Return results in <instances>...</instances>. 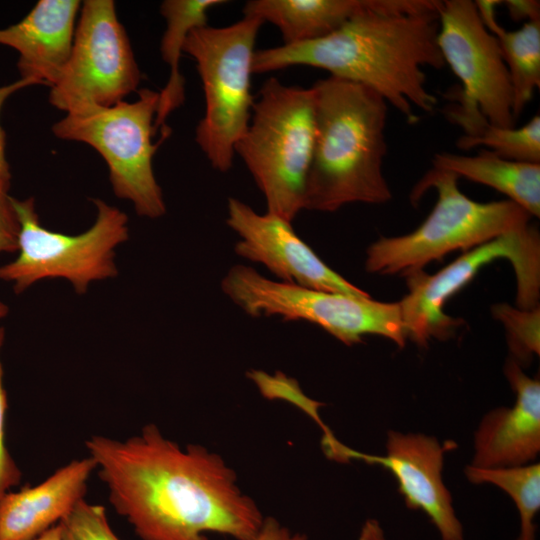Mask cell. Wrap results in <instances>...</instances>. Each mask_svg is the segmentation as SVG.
Instances as JSON below:
<instances>
[{
  "label": "cell",
  "mask_w": 540,
  "mask_h": 540,
  "mask_svg": "<svg viewBox=\"0 0 540 540\" xmlns=\"http://www.w3.org/2000/svg\"><path fill=\"white\" fill-rule=\"evenodd\" d=\"M85 445L111 505L143 540H208L206 532L252 540L263 522L219 455L180 447L153 424L126 440L94 435Z\"/></svg>",
  "instance_id": "cell-1"
},
{
  "label": "cell",
  "mask_w": 540,
  "mask_h": 540,
  "mask_svg": "<svg viewBox=\"0 0 540 540\" xmlns=\"http://www.w3.org/2000/svg\"><path fill=\"white\" fill-rule=\"evenodd\" d=\"M437 0H383L334 32L312 41L257 50L253 73L303 65L378 93L409 124L414 107L432 113L438 103L424 68L442 69L437 43Z\"/></svg>",
  "instance_id": "cell-2"
},
{
  "label": "cell",
  "mask_w": 540,
  "mask_h": 540,
  "mask_svg": "<svg viewBox=\"0 0 540 540\" xmlns=\"http://www.w3.org/2000/svg\"><path fill=\"white\" fill-rule=\"evenodd\" d=\"M311 88L316 133L304 209L334 212L349 203L389 201L382 170L387 102L368 87L333 76Z\"/></svg>",
  "instance_id": "cell-3"
},
{
  "label": "cell",
  "mask_w": 540,
  "mask_h": 540,
  "mask_svg": "<svg viewBox=\"0 0 540 540\" xmlns=\"http://www.w3.org/2000/svg\"><path fill=\"white\" fill-rule=\"evenodd\" d=\"M315 133L313 89L267 79L235 154L263 193L268 213L291 222L304 209Z\"/></svg>",
  "instance_id": "cell-4"
},
{
  "label": "cell",
  "mask_w": 540,
  "mask_h": 540,
  "mask_svg": "<svg viewBox=\"0 0 540 540\" xmlns=\"http://www.w3.org/2000/svg\"><path fill=\"white\" fill-rule=\"evenodd\" d=\"M459 177L432 168L413 189L414 202L435 188L436 204L413 232L382 237L367 249L366 270L394 274L422 269L455 250H470L529 224L531 215L511 200L477 202L461 192Z\"/></svg>",
  "instance_id": "cell-5"
},
{
  "label": "cell",
  "mask_w": 540,
  "mask_h": 540,
  "mask_svg": "<svg viewBox=\"0 0 540 540\" xmlns=\"http://www.w3.org/2000/svg\"><path fill=\"white\" fill-rule=\"evenodd\" d=\"M262 24L257 18L244 16L225 27L206 25L193 29L184 44L183 51L196 62L205 98L195 141L220 172L232 167L235 145L251 117V75Z\"/></svg>",
  "instance_id": "cell-6"
},
{
  "label": "cell",
  "mask_w": 540,
  "mask_h": 540,
  "mask_svg": "<svg viewBox=\"0 0 540 540\" xmlns=\"http://www.w3.org/2000/svg\"><path fill=\"white\" fill-rule=\"evenodd\" d=\"M92 202L94 224L69 235L41 225L33 197H12L20 224L18 254L0 266V280L21 294L41 280L65 279L77 294H85L91 283L117 277L115 253L129 238L128 216L102 199Z\"/></svg>",
  "instance_id": "cell-7"
},
{
  "label": "cell",
  "mask_w": 540,
  "mask_h": 540,
  "mask_svg": "<svg viewBox=\"0 0 540 540\" xmlns=\"http://www.w3.org/2000/svg\"><path fill=\"white\" fill-rule=\"evenodd\" d=\"M158 102L159 92L144 88L133 102L66 113L52 125L58 139L94 148L106 162L114 194L130 201L139 216L151 219L166 212L152 165L162 142L152 143Z\"/></svg>",
  "instance_id": "cell-8"
},
{
  "label": "cell",
  "mask_w": 540,
  "mask_h": 540,
  "mask_svg": "<svg viewBox=\"0 0 540 540\" xmlns=\"http://www.w3.org/2000/svg\"><path fill=\"white\" fill-rule=\"evenodd\" d=\"M221 288L253 317L280 316L320 326L346 345L365 335H379L405 345L407 335L399 302H380L369 296L314 290L274 281L245 265L229 269Z\"/></svg>",
  "instance_id": "cell-9"
},
{
  "label": "cell",
  "mask_w": 540,
  "mask_h": 540,
  "mask_svg": "<svg viewBox=\"0 0 540 540\" xmlns=\"http://www.w3.org/2000/svg\"><path fill=\"white\" fill-rule=\"evenodd\" d=\"M508 259L517 279L521 309L536 307L540 289V238L529 224L470 249L435 274L422 269L403 273L409 293L399 302L407 338L424 346L430 337L446 339L458 320L443 308L486 264Z\"/></svg>",
  "instance_id": "cell-10"
},
{
  "label": "cell",
  "mask_w": 540,
  "mask_h": 540,
  "mask_svg": "<svg viewBox=\"0 0 540 540\" xmlns=\"http://www.w3.org/2000/svg\"><path fill=\"white\" fill-rule=\"evenodd\" d=\"M141 78L114 1H84L69 57L50 87V104L66 113L111 107L136 91Z\"/></svg>",
  "instance_id": "cell-11"
},
{
  "label": "cell",
  "mask_w": 540,
  "mask_h": 540,
  "mask_svg": "<svg viewBox=\"0 0 540 540\" xmlns=\"http://www.w3.org/2000/svg\"><path fill=\"white\" fill-rule=\"evenodd\" d=\"M437 12L438 47L461 81V87L449 93L451 102L464 112H480L492 125L515 127L509 74L475 2L439 1Z\"/></svg>",
  "instance_id": "cell-12"
},
{
  "label": "cell",
  "mask_w": 540,
  "mask_h": 540,
  "mask_svg": "<svg viewBox=\"0 0 540 540\" xmlns=\"http://www.w3.org/2000/svg\"><path fill=\"white\" fill-rule=\"evenodd\" d=\"M322 446L333 460H362L388 469L396 478L408 508L425 512L442 540H463L462 525L442 480L444 454L456 448L455 442L448 440L441 445L436 438L423 434L389 431L386 456L353 450L333 434L323 435Z\"/></svg>",
  "instance_id": "cell-13"
},
{
  "label": "cell",
  "mask_w": 540,
  "mask_h": 540,
  "mask_svg": "<svg viewBox=\"0 0 540 540\" xmlns=\"http://www.w3.org/2000/svg\"><path fill=\"white\" fill-rule=\"evenodd\" d=\"M228 226L240 240L237 255L263 264L281 282L354 296L369 294L327 266L295 233L291 222L272 214H258L249 205L229 198Z\"/></svg>",
  "instance_id": "cell-14"
},
{
  "label": "cell",
  "mask_w": 540,
  "mask_h": 540,
  "mask_svg": "<svg viewBox=\"0 0 540 540\" xmlns=\"http://www.w3.org/2000/svg\"><path fill=\"white\" fill-rule=\"evenodd\" d=\"M505 375L516 394L513 407L489 412L475 433L471 466L503 468L526 465L540 451V382L509 359Z\"/></svg>",
  "instance_id": "cell-15"
},
{
  "label": "cell",
  "mask_w": 540,
  "mask_h": 540,
  "mask_svg": "<svg viewBox=\"0 0 540 540\" xmlns=\"http://www.w3.org/2000/svg\"><path fill=\"white\" fill-rule=\"evenodd\" d=\"M80 8L78 0H40L19 22L0 29V45L19 55L20 80L55 83L69 57Z\"/></svg>",
  "instance_id": "cell-16"
},
{
  "label": "cell",
  "mask_w": 540,
  "mask_h": 540,
  "mask_svg": "<svg viewBox=\"0 0 540 540\" xmlns=\"http://www.w3.org/2000/svg\"><path fill=\"white\" fill-rule=\"evenodd\" d=\"M96 463L73 460L41 483L0 498V540H31L63 520L84 499Z\"/></svg>",
  "instance_id": "cell-17"
},
{
  "label": "cell",
  "mask_w": 540,
  "mask_h": 540,
  "mask_svg": "<svg viewBox=\"0 0 540 540\" xmlns=\"http://www.w3.org/2000/svg\"><path fill=\"white\" fill-rule=\"evenodd\" d=\"M382 3L383 0H250L242 11L246 17L276 26L288 45L322 38Z\"/></svg>",
  "instance_id": "cell-18"
},
{
  "label": "cell",
  "mask_w": 540,
  "mask_h": 540,
  "mask_svg": "<svg viewBox=\"0 0 540 540\" xmlns=\"http://www.w3.org/2000/svg\"><path fill=\"white\" fill-rule=\"evenodd\" d=\"M432 162L433 168L489 186L531 216H540V164L508 160L487 149L472 156L437 153Z\"/></svg>",
  "instance_id": "cell-19"
},
{
  "label": "cell",
  "mask_w": 540,
  "mask_h": 540,
  "mask_svg": "<svg viewBox=\"0 0 540 540\" xmlns=\"http://www.w3.org/2000/svg\"><path fill=\"white\" fill-rule=\"evenodd\" d=\"M227 3L223 0H165L160 13L166 21V29L160 43L163 61L170 69L169 78L159 92V102L154 120L156 131L161 128L167 137L168 116L179 108L185 100V81L180 72V58L188 34L208 22V12L213 7Z\"/></svg>",
  "instance_id": "cell-20"
},
{
  "label": "cell",
  "mask_w": 540,
  "mask_h": 540,
  "mask_svg": "<svg viewBox=\"0 0 540 540\" xmlns=\"http://www.w3.org/2000/svg\"><path fill=\"white\" fill-rule=\"evenodd\" d=\"M474 2L484 26L497 39L510 78L516 120L540 87V20L507 31L496 18V6L500 1Z\"/></svg>",
  "instance_id": "cell-21"
},
{
  "label": "cell",
  "mask_w": 540,
  "mask_h": 540,
  "mask_svg": "<svg viewBox=\"0 0 540 540\" xmlns=\"http://www.w3.org/2000/svg\"><path fill=\"white\" fill-rule=\"evenodd\" d=\"M456 142L462 150L482 147L498 156L518 162L540 164V116L534 115L525 125L500 127L480 117L461 128Z\"/></svg>",
  "instance_id": "cell-22"
},
{
  "label": "cell",
  "mask_w": 540,
  "mask_h": 540,
  "mask_svg": "<svg viewBox=\"0 0 540 540\" xmlns=\"http://www.w3.org/2000/svg\"><path fill=\"white\" fill-rule=\"evenodd\" d=\"M467 478L473 483H490L504 490L518 509L521 530L517 540H535L533 522L540 509V464H526L503 468L468 466Z\"/></svg>",
  "instance_id": "cell-23"
},
{
  "label": "cell",
  "mask_w": 540,
  "mask_h": 540,
  "mask_svg": "<svg viewBox=\"0 0 540 540\" xmlns=\"http://www.w3.org/2000/svg\"><path fill=\"white\" fill-rule=\"evenodd\" d=\"M493 315L506 328L508 344L518 364L528 363L540 352V310L513 308L508 304H497Z\"/></svg>",
  "instance_id": "cell-24"
},
{
  "label": "cell",
  "mask_w": 540,
  "mask_h": 540,
  "mask_svg": "<svg viewBox=\"0 0 540 540\" xmlns=\"http://www.w3.org/2000/svg\"><path fill=\"white\" fill-rule=\"evenodd\" d=\"M62 540H120L102 505L81 500L59 523Z\"/></svg>",
  "instance_id": "cell-25"
},
{
  "label": "cell",
  "mask_w": 540,
  "mask_h": 540,
  "mask_svg": "<svg viewBox=\"0 0 540 540\" xmlns=\"http://www.w3.org/2000/svg\"><path fill=\"white\" fill-rule=\"evenodd\" d=\"M8 94L0 89V110ZM11 172L6 159L5 132L0 125V254L18 249L20 224L9 194Z\"/></svg>",
  "instance_id": "cell-26"
},
{
  "label": "cell",
  "mask_w": 540,
  "mask_h": 540,
  "mask_svg": "<svg viewBox=\"0 0 540 540\" xmlns=\"http://www.w3.org/2000/svg\"><path fill=\"white\" fill-rule=\"evenodd\" d=\"M5 336V328L0 326V498L21 481V471L11 456L5 440L7 394L4 388V371L1 362V350L5 342Z\"/></svg>",
  "instance_id": "cell-27"
},
{
  "label": "cell",
  "mask_w": 540,
  "mask_h": 540,
  "mask_svg": "<svg viewBox=\"0 0 540 540\" xmlns=\"http://www.w3.org/2000/svg\"><path fill=\"white\" fill-rule=\"evenodd\" d=\"M252 540H307L301 533H292L273 517H266Z\"/></svg>",
  "instance_id": "cell-28"
},
{
  "label": "cell",
  "mask_w": 540,
  "mask_h": 540,
  "mask_svg": "<svg viewBox=\"0 0 540 540\" xmlns=\"http://www.w3.org/2000/svg\"><path fill=\"white\" fill-rule=\"evenodd\" d=\"M510 15L516 21L530 22L540 20V2L535 0H506L501 1Z\"/></svg>",
  "instance_id": "cell-29"
},
{
  "label": "cell",
  "mask_w": 540,
  "mask_h": 540,
  "mask_svg": "<svg viewBox=\"0 0 540 540\" xmlns=\"http://www.w3.org/2000/svg\"><path fill=\"white\" fill-rule=\"evenodd\" d=\"M358 540H386L383 530L375 519H368L360 532Z\"/></svg>",
  "instance_id": "cell-30"
},
{
  "label": "cell",
  "mask_w": 540,
  "mask_h": 540,
  "mask_svg": "<svg viewBox=\"0 0 540 540\" xmlns=\"http://www.w3.org/2000/svg\"><path fill=\"white\" fill-rule=\"evenodd\" d=\"M31 540H62L59 524L52 526L51 528Z\"/></svg>",
  "instance_id": "cell-31"
},
{
  "label": "cell",
  "mask_w": 540,
  "mask_h": 540,
  "mask_svg": "<svg viewBox=\"0 0 540 540\" xmlns=\"http://www.w3.org/2000/svg\"><path fill=\"white\" fill-rule=\"evenodd\" d=\"M9 313V307L8 305L0 300V320L5 318Z\"/></svg>",
  "instance_id": "cell-32"
}]
</instances>
